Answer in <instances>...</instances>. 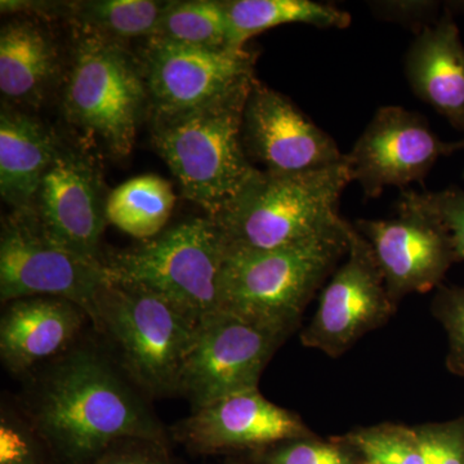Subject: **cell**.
<instances>
[{
	"label": "cell",
	"mask_w": 464,
	"mask_h": 464,
	"mask_svg": "<svg viewBox=\"0 0 464 464\" xmlns=\"http://www.w3.org/2000/svg\"></svg>",
	"instance_id": "cell-33"
},
{
	"label": "cell",
	"mask_w": 464,
	"mask_h": 464,
	"mask_svg": "<svg viewBox=\"0 0 464 464\" xmlns=\"http://www.w3.org/2000/svg\"><path fill=\"white\" fill-rule=\"evenodd\" d=\"M231 30V44L243 48L250 39L288 24L320 29H347L351 14L313 0H225Z\"/></svg>",
	"instance_id": "cell-21"
},
{
	"label": "cell",
	"mask_w": 464,
	"mask_h": 464,
	"mask_svg": "<svg viewBox=\"0 0 464 464\" xmlns=\"http://www.w3.org/2000/svg\"><path fill=\"white\" fill-rule=\"evenodd\" d=\"M290 334L230 311L204 317L183 362L179 396L194 411L235 393L258 390L266 366Z\"/></svg>",
	"instance_id": "cell-8"
},
{
	"label": "cell",
	"mask_w": 464,
	"mask_h": 464,
	"mask_svg": "<svg viewBox=\"0 0 464 464\" xmlns=\"http://www.w3.org/2000/svg\"><path fill=\"white\" fill-rule=\"evenodd\" d=\"M463 150L464 137L442 141L426 116L390 105L375 111L346 160L353 182L362 186L366 199H375L386 188L422 182L440 158Z\"/></svg>",
	"instance_id": "cell-12"
},
{
	"label": "cell",
	"mask_w": 464,
	"mask_h": 464,
	"mask_svg": "<svg viewBox=\"0 0 464 464\" xmlns=\"http://www.w3.org/2000/svg\"><path fill=\"white\" fill-rule=\"evenodd\" d=\"M431 313L447 333L448 371L457 377H464V286L441 284L432 299Z\"/></svg>",
	"instance_id": "cell-27"
},
{
	"label": "cell",
	"mask_w": 464,
	"mask_h": 464,
	"mask_svg": "<svg viewBox=\"0 0 464 464\" xmlns=\"http://www.w3.org/2000/svg\"><path fill=\"white\" fill-rule=\"evenodd\" d=\"M391 219H359L355 228L368 241L396 304L406 295L438 289L458 264L444 225L431 213L399 199Z\"/></svg>",
	"instance_id": "cell-14"
},
{
	"label": "cell",
	"mask_w": 464,
	"mask_h": 464,
	"mask_svg": "<svg viewBox=\"0 0 464 464\" xmlns=\"http://www.w3.org/2000/svg\"><path fill=\"white\" fill-rule=\"evenodd\" d=\"M0 360L5 371L25 378L63 355L76 342L90 315L65 298L25 297L2 304Z\"/></svg>",
	"instance_id": "cell-17"
},
{
	"label": "cell",
	"mask_w": 464,
	"mask_h": 464,
	"mask_svg": "<svg viewBox=\"0 0 464 464\" xmlns=\"http://www.w3.org/2000/svg\"><path fill=\"white\" fill-rule=\"evenodd\" d=\"M54 457L16 399L3 398L0 405V464H48Z\"/></svg>",
	"instance_id": "cell-26"
},
{
	"label": "cell",
	"mask_w": 464,
	"mask_h": 464,
	"mask_svg": "<svg viewBox=\"0 0 464 464\" xmlns=\"http://www.w3.org/2000/svg\"><path fill=\"white\" fill-rule=\"evenodd\" d=\"M351 227L344 221L325 234L262 252L226 249L219 310L295 332L317 290L347 255Z\"/></svg>",
	"instance_id": "cell-5"
},
{
	"label": "cell",
	"mask_w": 464,
	"mask_h": 464,
	"mask_svg": "<svg viewBox=\"0 0 464 464\" xmlns=\"http://www.w3.org/2000/svg\"><path fill=\"white\" fill-rule=\"evenodd\" d=\"M253 82L191 111L149 119L155 151L176 177L183 197L210 218L261 170L246 155L241 132Z\"/></svg>",
	"instance_id": "cell-2"
},
{
	"label": "cell",
	"mask_w": 464,
	"mask_h": 464,
	"mask_svg": "<svg viewBox=\"0 0 464 464\" xmlns=\"http://www.w3.org/2000/svg\"><path fill=\"white\" fill-rule=\"evenodd\" d=\"M173 433L207 453L274 447L314 436L297 413L274 404L259 390L235 393L191 411L174 424Z\"/></svg>",
	"instance_id": "cell-16"
},
{
	"label": "cell",
	"mask_w": 464,
	"mask_h": 464,
	"mask_svg": "<svg viewBox=\"0 0 464 464\" xmlns=\"http://www.w3.org/2000/svg\"><path fill=\"white\" fill-rule=\"evenodd\" d=\"M151 38L207 50L234 48L225 0L168 3Z\"/></svg>",
	"instance_id": "cell-24"
},
{
	"label": "cell",
	"mask_w": 464,
	"mask_h": 464,
	"mask_svg": "<svg viewBox=\"0 0 464 464\" xmlns=\"http://www.w3.org/2000/svg\"><path fill=\"white\" fill-rule=\"evenodd\" d=\"M108 198L94 159L87 150L63 140L32 210L45 237L81 257L102 264L105 253L101 239L108 225Z\"/></svg>",
	"instance_id": "cell-13"
},
{
	"label": "cell",
	"mask_w": 464,
	"mask_h": 464,
	"mask_svg": "<svg viewBox=\"0 0 464 464\" xmlns=\"http://www.w3.org/2000/svg\"><path fill=\"white\" fill-rule=\"evenodd\" d=\"M63 48L47 20L14 16L0 30V92L12 108L38 110L63 85Z\"/></svg>",
	"instance_id": "cell-18"
},
{
	"label": "cell",
	"mask_w": 464,
	"mask_h": 464,
	"mask_svg": "<svg viewBox=\"0 0 464 464\" xmlns=\"http://www.w3.org/2000/svg\"><path fill=\"white\" fill-rule=\"evenodd\" d=\"M23 381L18 405L67 464L91 463L121 439L167 440L151 400L105 344L79 340Z\"/></svg>",
	"instance_id": "cell-1"
},
{
	"label": "cell",
	"mask_w": 464,
	"mask_h": 464,
	"mask_svg": "<svg viewBox=\"0 0 464 464\" xmlns=\"http://www.w3.org/2000/svg\"><path fill=\"white\" fill-rule=\"evenodd\" d=\"M368 7L375 17L389 23L411 27L414 33L424 27L435 25L451 9L463 11L464 2H436V0H375L369 2Z\"/></svg>",
	"instance_id": "cell-29"
},
{
	"label": "cell",
	"mask_w": 464,
	"mask_h": 464,
	"mask_svg": "<svg viewBox=\"0 0 464 464\" xmlns=\"http://www.w3.org/2000/svg\"><path fill=\"white\" fill-rule=\"evenodd\" d=\"M400 199L431 213L444 225L458 262L464 261V190L456 186L435 192L404 191Z\"/></svg>",
	"instance_id": "cell-28"
},
{
	"label": "cell",
	"mask_w": 464,
	"mask_h": 464,
	"mask_svg": "<svg viewBox=\"0 0 464 464\" xmlns=\"http://www.w3.org/2000/svg\"><path fill=\"white\" fill-rule=\"evenodd\" d=\"M257 52L207 50L149 38L141 61L148 88V119L191 111L255 81Z\"/></svg>",
	"instance_id": "cell-10"
},
{
	"label": "cell",
	"mask_w": 464,
	"mask_h": 464,
	"mask_svg": "<svg viewBox=\"0 0 464 464\" xmlns=\"http://www.w3.org/2000/svg\"><path fill=\"white\" fill-rule=\"evenodd\" d=\"M99 262L75 255L45 237L32 209L11 210L0 228V302L18 298L69 299L87 311L91 325L96 298L106 282Z\"/></svg>",
	"instance_id": "cell-9"
},
{
	"label": "cell",
	"mask_w": 464,
	"mask_h": 464,
	"mask_svg": "<svg viewBox=\"0 0 464 464\" xmlns=\"http://www.w3.org/2000/svg\"><path fill=\"white\" fill-rule=\"evenodd\" d=\"M166 450V441L121 439L88 464H172Z\"/></svg>",
	"instance_id": "cell-32"
},
{
	"label": "cell",
	"mask_w": 464,
	"mask_h": 464,
	"mask_svg": "<svg viewBox=\"0 0 464 464\" xmlns=\"http://www.w3.org/2000/svg\"><path fill=\"white\" fill-rule=\"evenodd\" d=\"M344 441L362 464H424L415 427L381 423L348 433Z\"/></svg>",
	"instance_id": "cell-25"
},
{
	"label": "cell",
	"mask_w": 464,
	"mask_h": 464,
	"mask_svg": "<svg viewBox=\"0 0 464 464\" xmlns=\"http://www.w3.org/2000/svg\"><path fill=\"white\" fill-rule=\"evenodd\" d=\"M424 464H464V418L415 427Z\"/></svg>",
	"instance_id": "cell-31"
},
{
	"label": "cell",
	"mask_w": 464,
	"mask_h": 464,
	"mask_svg": "<svg viewBox=\"0 0 464 464\" xmlns=\"http://www.w3.org/2000/svg\"><path fill=\"white\" fill-rule=\"evenodd\" d=\"M198 324L157 293L108 277L91 326L130 380L154 400L179 396Z\"/></svg>",
	"instance_id": "cell-4"
},
{
	"label": "cell",
	"mask_w": 464,
	"mask_h": 464,
	"mask_svg": "<svg viewBox=\"0 0 464 464\" xmlns=\"http://www.w3.org/2000/svg\"><path fill=\"white\" fill-rule=\"evenodd\" d=\"M353 182L347 160L302 173L261 169L213 217L226 249L262 252L292 246L340 227L338 207Z\"/></svg>",
	"instance_id": "cell-3"
},
{
	"label": "cell",
	"mask_w": 464,
	"mask_h": 464,
	"mask_svg": "<svg viewBox=\"0 0 464 464\" xmlns=\"http://www.w3.org/2000/svg\"><path fill=\"white\" fill-rule=\"evenodd\" d=\"M168 3L159 0H79L66 2L65 17L72 29L108 41L123 43L149 39Z\"/></svg>",
	"instance_id": "cell-23"
},
{
	"label": "cell",
	"mask_w": 464,
	"mask_h": 464,
	"mask_svg": "<svg viewBox=\"0 0 464 464\" xmlns=\"http://www.w3.org/2000/svg\"><path fill=\"white\" fill-rule=\"evenodd\" d=\"M241 132L250 161L262 164L266 172H310L346 160L331 134L289 97L257 79L246 99Z\"/></svg>",
	"instance_id": "cell-15"
},
{
	"label": "cell",
	"mask_w": 464,
	"mask_h": 464,
	"mask_svg": "<svg viewBox=\"0 0 464 464\" xmlns=\"http://www.w3.org/2000/svg\"><path fill=\"white\" fill-rule=\"evenodd\" d=\"M72 32L61 97L63 118L111 157L127 158L142 119L148 118L141 61L123 43L81 30Z\"/></svg>",
	"instance_id": "cell-6"
},
{
	"label": "cell",
	"mask_w": 464,
	"mask_h": 464,
	"mask_svg": "<svg viewBox=\"0 0 464 464\" xmlns=\"http://www.w3.org/2000/svg\"><path fill=\"white\" fill-rule=\"evenodd\" d=\"M404 70L415 96L464 134V44L454 11L415 33Z\"/></svg>",
	"instance_id": "cell-19"
},
{
	"label": "cell",
	"mask_w": 464,
	"mask_h": 464,
	"mask_svg": "<svg viewBox=\"0 0 464 464\" xmlns=\"http://www.w3.org/2000/svg\"><path fill=\"white\" fill-rule=\"evenodd\" d=\"M344 441V440H343ZM343 441L326 442L314 436L274 445L268 464H357L351 447ZM362 464V463H360Z\"/></svg>",
	"instance_id": "cell-30"
},
{
	"label": "cell",
	"mask_w": 464,
	"mask_h": 464,
	"mask_svg": "<svg viewBox=\"0 0 464 464\" xmlns=\"http://www.w3.org/2000/svg\"><path fill=\"white\" fill-rule=\"evenodd\" d=\"M226 244L210 217L166 228L140 246L103 255L109 279L157 293L197 322L219 311Z\"/></svg>",
	"instance_id": "cell-7"
},
{
	"label": "cell",
	"mask_w": 464,
	"mask_h": 464,
	"mask_svg": "<svg viewBox=\"0 0 464 464\" xmlns=\"http://www.w3.org/2000/svg\"><path fill=\"white\" fill-rule=\"evenodd\" d=\"M174 204L176 194L169 181L157 174H143L110 192L106 219L136 239H154L166 230Z\"/></svg>",
	"instance_id": "cell-22"
},
{
	"label": "cell",
	"mask_w": 464,
	"mask_h": 464,
	"mask_svg": "<svg viewBox=\"0 0 464 464\" xmlns=\"http://www.w3.org/2000/svg\"><path fill=\"white\" fill-rule=\"evenodd\" d=\"M61 141L56 130L35 115L2 102L0 195L12 210L32 209Z\"/></svg>",
	"instance_id": "cell-20"
},
{
	"label": "cell",
	"mask_w": 464,
	"mask_h": 464,
	"mask_svg": "<svg viewBox=\"0 0 464 464\" xmlns=\"http://www.w3.org/2000/svg\"><path fill=\"white\" fill-rule=\"evenodd\" d=\"M346 256L320 293L315 315L299 334L304 347L315 348L333 359L384 325L398 308L390 297L373 250L353 225Z\"/></svg>",
	"instance_id": "cell-11"
}]
</instances>
